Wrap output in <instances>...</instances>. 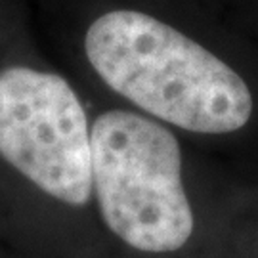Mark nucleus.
<instances>
[{
  "label": "nucleus",
  "mask_w": 258,
  "mask_h": 258,
  "mask_svg": "<svg viewBox=\"0 0 258 258\" xmlns=\"http://www.w3.org/2000/svg\"><path fill=\"white\" fill-rule=\"evenodd\" d=\"M92 184L107 228L132 249L170 252L194 231L174 134L130 111L94 120Z\"/></svg>",
  "instance_id": "2"
},
{
  "label": "nucleus",
  "mask_w": 258,
  "mask_h": 258,
  "mask_svg": "<svg viewBox=\"0 0 258 258\" xmlns=\"http://www.w3.org/2000/svg\"><path fill=\"white\" fill-rule=\"evenodd\" d=\"M103 83L140 109L201 134H228L252 113L247 83L194 38L138 10H113L84 38Z\"/></svg>",
  "instance_id": "1"
},
{
  "label": "nucleus",
  "mask_w": 258,
  "mask_h": 258,
  "mask_svg": "<svg viewBox=\"0 0 258 258\" xmlns=\"http://www.w3.org/2000/svg\"><path fill=\"white\" fill-rule=\"evenodd\" d=\"M0 157L57 201L88 203L92 140L65 79L19 65L0 73Z\"/></svg>",
  "instance_id": "3"
}]
</instances>
